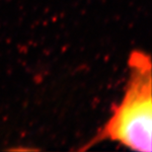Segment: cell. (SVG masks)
I'll return each mask as SVG.
<instances>
[{"label":"cell","instance_id":"1","mask_svg":"<svg viewBox=\"0 0 152 152\" xmlns=\"http://www.w3.org/2000/svg\"><path fill=\"white\" fill-rule=\"evenodd\" d=\"M129 77L110 118L89 141L80 147L85 151L104 141L115 142L127 149L150 152L152 147V73L151 59L141 50L129 57Z\"/></svg>","mask_w":152,"mask_h":152}]
</instances>
